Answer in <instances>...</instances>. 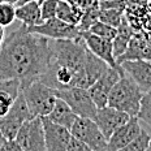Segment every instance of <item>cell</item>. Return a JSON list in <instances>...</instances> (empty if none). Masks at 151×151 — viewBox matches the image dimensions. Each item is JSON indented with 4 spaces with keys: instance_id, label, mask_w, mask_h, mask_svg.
I'll return each instance as SVG.
<instances>
[{
    "instance_id": "35",
    "label": "cell",
    "mask_w": 151,
    "mask_h": 151,
    "mask_svg": "<svg viewBox=\"0 0 151 151\" xmlns=\"http://www.w3.org/2000/svg\"><path fill=\"white\" fill-rule=\"evenodd\" d=\"M0 1H4V3H12V4H17L18 0H0Z\"/></svg>"
},
{
    "instance_id": "16",
    "label": "cell",
    "mask_w": 151,
    "mask_h": 151,
    "mask_svg": "<svg viewBox=\"0 0 151 151\" xmlns=\"http://www.w3.org/2000/svg\"><path fill=\"white\" fill-rule=\"evenodd\" d=\"M81 37L83 38L86 47L89 48L91 53H94L95 56H98L99 59L104 60L109 67H117L116 63V58L113 56V46L112 40L100 38L95 34L90 33L89 30H85L81 33Z\"/></svg>"
},
{
    "instance_id": "26",
    "label": "cell",
    "mask_w": 151,
    "mask_h": 151,
    "mask_svg": "<svg viewBox=\"0 0 151 151\" xmlns=\"http://www.w3.org/2000/svg\"><path fill=\"white\" fill-rule=\"evenodd\" d=\"M89 31L93 34H95V35L100 37V38L113 40V38L116 37V33H117V27H113L111 25H107L104 22H102V21H96L95 24L90 26Z\"/></svg>"
},
{
    "instance_id": "3",
    "label": "cell",
    "mask_w": 151,
    "mask_h": 151,
    "mask_svg": "<svg viewBox=\"0 0 151 151\" xmlns=\"http://www.w3.org/2000/svg\"><path fill=\"white\" fill-rule=\"evenodd\" d=\"M142 95V90L125 73L109 91L107 106L127 112L129 116H137Z\"/></svg>"
},
{
    "instance_id": "33",
    "label": "cell",
    "mask_w": 151,
    "mask_h": 151,
    "mask_svg": "<svg viewBox=\"0 0 151 151\" xmlns=\"http://www.w3.org/2000/svg\"><path fill=\"white\" fill-rule=\"evenodd\" d=\"M4 38H5L4 26H1V25H0V46H1V43H3V40H4Z\"/></svg>"
},
{
    "instance_id": "12",
    "label": "cell",
    "mask_w": 151,
    "mask_h": 151,
    "mask_svg": "<svg viewBox=\"0 0 151 151\" xmlns=\"http://www.w3.org/2000/svg\"><path fill=\"white\" fill-rule=\"evenodd\" d=\"M141 129V121L137 116H132L125 124L119 127L111 134L107 143V151H122L125 146H128L139 134Z\"/></svg>"
},
{
    "instance_id": "19",
    "label": "cell",
    "mask_w": 151,
    "mask_h": 151,
    "mask_svg": "<svg viewBox=\"0 0 151 151\" xmlns=\"http://www.w3.org/2000/svg\"><path fill=\"white\" fill-rule=\"evenodd\" d=\"M16 18L21 21V24L29 26H35L43 22L40 14V4L38 0H30L21 5L16 7Z\"/></svg>"
},
{
    "instance_id": "31",
    "label": "cell",
    "mask_w": 151,
    "mask_h": 151,
    "mask_svg": "<svg viewBox=\"0 0 151 151\" xmlns=\"http://www.w3.org/2000/svg\"><path fill=\"white\" fill-rule=\"evenodd\" d=\"M1 151H22V150H21L20 145L16 142V139H5Z\"/></svg>"
},
{
    "instance_id": "27",
    "label": "cell",
    "mask_w": 151,
    "mask_h": 151,
    "mask_svg": "<svg viewBox=\"0 0 151 151\" xmlns=\"http://www.w3.org/2000/svg\"><path fill=\"white\" fill-rule=\"evenodd\" d=\"M150 137L151 136L147 133V130L141 129L139 134L128 146H125V149L122 151H147L150 143Z\"/></svg>"
},
{
    "instance_id": "34",
    "label": "cell",
    "mask_w": 151,
    "mask_h": 151,
    "mask_svg": "<svg viewBox=\"0 0 151 151\" xmlns=\"http://www.w3.org/2000/svg\"><path fill=\"white\" fill-rule=\"evenodd\" d=\"M4 142H5V138L1 134V132H0V151H1V149H3V145H4Z\"/></svg>"
},
{
    "instance_id": "24",
    "label": "cell",
    "mask_w": 151,
    "mask_h": 151,
    "mask_svg": "<svg viewBox=\"0 0 151 151\" xmlns=\"http://www.w3.org/2000/svg\"><path fill=\"white\" fill-rule=\"evenodd\" d=\"M125 9L122 8H108V9H100L99 21L107 25H111L113 27H117L120 25L122 17H124Z\"/></svg>"
},
{
    "instance_id": "36",
    "label": "cell",
    "mask_w": 151,
    "mask_h": 151,
    "mask_svg": "<svg viewBox=\"0 0 151 151\" xmlns=\"http://www.w3.org/2000/svg\"><path fill=\"white\" fill-rule=\"evenodd\" d=\"M26 1H30V0H18V1H17V4H16V7H17V5L24 4V3H26ZM38 1H40V0H38Z\"/></svg>"
},
{
    "instance_id": "13",
    "label": "cell",
    "mask_w": 151,
    "mask_h": 151,
    "mask_svg": "<svg viewBox=\"0 0 151 151\" xmlns=\"http://www.w3.org/2000/svg\"><path fill=\"white\" fill-rule=\"evenodd\" d=\"M45 129V141L47 151H67L72 133L69 129L52 122L46 116L42 117Z\"/></svg>"
},
{
    "instance_id": "4",
    "label": "cell",
    "mask_w": 151,
    "mask_h": 151,
    "mask_svg": "<svg viewBox=\"0 0 151 151\" xmlns=\"http://www.w3.org/2000/svg\"><path fill=\"white\" fill-rule=\"evenodd\" d=\"M21 91H22L25 100L27 103L29 111L34 117L35 116H40V117L47 116L52 111L56 99H58L55 90L43 83L40 80L27 83L26 86L21 87Z\"/></svg>"
},
{
    "instance_id": "20",
    "label": "cell",
    "mask_w": 151,
    "mask_h": 151,
    "mask_svg": "<svg viewBox=\"0 0 151 151\" xmlns=\"http://www.w3.org/2000/svg\"><path fill=\"white\" fill-rule=\"evenodd\" d=\"M46 117L50 119L52 122H56V124L63 125V127H65L67 129H70V127L73 125L74 120L78 116L72 111V108L61 98H58L52 111L50 112Z\"/></svg>"
},
{
    "instance_id": "7",
    "label": "cell",
    "mask_w": 151,
    "mask_h": 151,
    "mask_svg": "<svg viewBox=\"0 0 151 151\" xmlns=\"http://www.w3.org/2000/svg\"><path fill=\"white\" fill-rule=\"evenodd\" d=\"M72 136L81 139L90 147L91 151H107L108 139L98 128L96 122L89 117H80L78 116L70 127Z\"/></svg>"
},
{
    "instance_id": "23",
    "label": "cell",
    "mask_w": 151,
    "mask_h": 151,
    "mask_svg": "<svg viewBox=\"0 0 151 151\" xmlns=\"http://www.w3.org/2000/svg\"><path fill=\"white\" fill-rule=\"evenodd\" d=\"M99 13H100V8H99V0H96L93 5H90L89 8H86L83 11L82 18H81L78 27L81 31L89 30L91 25H94L96 21H99Z\"/></svg>"
},
{
    "instance_id": "21",
    "label": "cell",
    "mask_w": 151,
    "mask_h": 151,
    "mask_svg": "<svg viewBox=\"0 0 151 151\" xmlns=\"http://www.w3.org/2000/svg\"><path fill=\"white\" fill-rule=\"evenodd\" d=\"M134 35V30L132 29L130 24L127 20V17H122L120 25L117 26V33H116V37L113 38L112 40V46H113V56L116 59L121 55L122 52L127 48L130 38Z\"/></svg>"
},
{
    "instance_id": "14",
    "label": "cell",
    "mask_w": 151,
    "mask_h": 151,
    "mask_svg": "<svg viewBox=\"0 0 151 151\" xmlns=\"http://www.w3.org/2000/svg\"><path fill=\"white\" fill-rule=\"evenodd\" d=\"M125 60H149L151 61V42L145 34L134 33V35L130 38L125 51L116 59V63Z\"/></svg>"
},
{
    "instance_id": "5",
    "label": "cell",
    "mask_w": 151,
    "mask_h": 151,
    "mask_svg": "<svg viewBox=\"0 0 151 151\" xmlns=\"http://www.w3.org/2000/svg\"><path fill=\"white\" fill-rule=\"evenodd\" d=\"M33 117L34 116L30 113L25 96L20 89V93L7 112V115L0 119V132L5 139H14L21 125Z\"/></svg>"
},
{
    "instance_id": "39",
    "label": "cell",
    "mask_w": 151,
    "mask_h": 151,
    "mask_svg": "<svg viewBox=\"0 0 151 151\" xmlns=\"http://www.w3.org/2000/svg\"><path fill=\"white\" fill-rule=\"evenodd\" d=\"M147 1H150V3H151V0H147Z\"/></svg>"
},
{
    "instance_id": "15",
    "label": "cell",
    "mask_w": 151,
    "mask_h": 151,
    "mask_svg": "<svg viewBox=\"0 0 151 151\" xmlns=\"http://www.w3.org/2000/svg\"><path fill=\"white\" fill-rule=\"evenodd\" d=\"M120 65L142 93L151 91V63L149 60H125Z\"/></svg>"
},
{
    "instance_id": "9",
    "label": "cell",
    "mask_w": 151,
    "mask_h": 151,
    "mask_svg": "<svg viewBox=\"0 0 151 151\" xmlns=\"http://www.w3.org/2000/svg\"><path fill=\"white\" fill-rule=\"evenodd\" d=\"M27 29L48 39H74L77 37H81V33H82L77 25L67 24L59 20L58 17H52L40 22L39 25L29 26Z\"/></svg>"
},
{
    "instance_id": "37",
    "label": "cell",
    "mask_w": 151,
    "mask_h": 151,
    "mask_svg": "<svg viewBox=\"0 0 151 151\" xmlns=\"http://www.w3.org/2000/svg\"><path fill=\"white\" fill-rule=\"evenodd\" d=\"M147 151H151V137H150V143H149V149H147Z\"/></svg>"
},
{
    "instance_id": "22",
    "label": "cell",
    "mask_w": 151,
    "mask_h": 151,
    "mask_svg": "<svg viewBox=\"0 0 151 151\" xmlns=\"http://www.w3.org/2000/svg\"><path fill=\"white\" fill-rule=\"evenodd\" d=\"M83 14V9L77 7L72 1L68 0H59L58 1V9H56V17L59 20L64 21L70 25H77L80 24L81 18Z\"/></svg>"
},
{
    "instance_id": "40",
    "label": "cell",
    "mask_w": 151,
    "mask_h": 151,
    "mask_svg": "<svg viewBox=\"0 0 151 151\" xmlns=\"http://www.w3.org/2000/svg\"><path fill=\"white\" fill-rule=\"evenodd\" d=\"M68 1H69V0H68Z\"/></svg>"
},
{
    "instance_id": "8",
    "label": "cell",
    "mask_w": 151,
    "mask_h": 151,
    "mask_svg": "<svg viewBox=\"0 0 151 151\" xmlns=\"http://www.w3.org/2000/svg\"><path fill=\"white\" fill-rule=\"evenodd\" d=\"M16 142L22 151H46L45 129L40 116L26 120L20 127L16 136Z\"/></svg>"
},
{
    "instance_id": "17",
    "label": "cell",
    "mask_w": 151,
    "mask_h": 151,
    "mask_svg": "<svg viewBox=\"0 0 151 151\" xmlns=\"http://www.w3.org/2000/svg\"><path fill=\"white\" fill-rule=\"evenodd\" d=\"M108 67L109 65L104 60H102V59H99L94 53L87 51L86 60H85V65H83V77H82V86L81 87L89 89L91 85L108 69Z\"/></svg>"
},
{
    "instance_id": "25",
    "label": "cell",
    "mask_w": 151,
    "mask_h": 151,
    "mask_svg": "<svg viewBox=\"0 0 151 151\" xmlns=\"http://www.w3.org/2000/svg\"><path fill=\"white\" fill-rule=\"evenodd\" d=\"M137 119L151 128V91L143 93L139 109H138L137 113Z\"/></svg>"
},
{
    "instance_id": "18",
    "label": "cell",
    "mask_w": 151,
    "mask_h": 151,
    "mask_svg": "<svg viewBox=\"0 0 151 151\" xmlns=\"http://www.w3.org/2000/svg\"><path fill=\"white\" fill-rule=\"evenodd\" d=\"M21 89L18 80H0V119L7 115Z\"/></svg>"
},
{
    "instance_id": "28",
    "label": "cell",
    "mask_w": 151,
    "mask_h": 151,
    "mask_svg": "<svg viewBox=\"0 0 151 151\" xmlns=\"http://www.w3.org/2000/svg\"><path fill=\"white\" fill-rule=\"evenodd\" d=\"M16 20V5L12 3L0 1V25L9 26Z\"/></svg>"
},
{
    "instance_id": "1",
    "label": "cell",
    "mask_w": 151,
    "mask_h": 151,
    "mask_svg": "<svg viewBox=\"0 0 151 151\" xmlns=\"http://www.w3.org/2000/svg\"><path fill=\"white\" fill-rule=\"evenodd\" d=\"M51 61L50 39L21 24L0 46V80H18L21 87L40 80Z\"/></svg>"
},
{
    "instance_id": "6",
    "label": "cell",
    "mask_w": 151,
    "mask_h": 151,
    "mask_svg": "<svg viewBox=\"0 0 151 151\" xmlns=\"http://www.w3.org/2000/svg\"><path fill=\"white\" fill-rule=\"evenodd\" d=\"M55 94L58 98H61L64 100L77 116L94 119L98 107L95 106L94 100L91 99L89 89L73 86L69 87V89L55 90Z\"/></svg>"
},
{
    "instance_id": "30",
    "label": "cell",
    "mask_w": 151,
    "mask_h": 151,
    "mask_svg": "<svg viewBox=\"0 0 151 151\" xmlns=\"http://www.w3.org/2000/svg\"><path fill=\"white\" fill-rule=\"evenodd\" d=\"M67 151H91V150L86 143H83L81 139H78V138H76L74 136H72L70 139H69Z\"/></svg>"
},
{
    "instance_id": "10",
    "label": "cell",
    "mask_w": 151,
    "mask_h": 151,
    "mask_svg": "<svg viewBox=\"0 0 151 151\" xmlns=\"http://www.w3.org/2000/svg\"><path fill=\"white\" fill-rule=\"evenodd\" d=\"M124 74H125V72L121 68L120 64L117 67H108V69H107L104 73L89 87L91 99L94 100V103H95V106L98 108L99 107L107 106L109 91L113 87V85L117 82L121 76H124Z\"/></svg>"
},
{
    "instance_id": "32",
    "label": "cell",
    "mask_w": 151,
    "mask_h": 151,
    "mask_svg": "<svg viewBox=\"0 0 151 151\" xmlns=\"http://www.w3.org/2000/svg\"><path fill=\"white\" fill-rule=\"evenodd\" d=\"M69 1H72L73 4H76L77 7H80V8H82L83 11L86 8H89L90 5H93L94 3L96 1V0H69Z\"/></svg>"
},
{
    "instance_id": "2",
    "label": "cell",
    "mask_w": 151,
    "mask_h": 151,
    "mask_svg": "<svg viewBox=\"0 0 151 151\" xmlns=\"http://www.w3.org/2000/svg\"><path fill=\"white\" fill-rule=\"evenodd\" d=\"M51 61L40 81L55 90L82 86L83 65L87 47L82 37L74 39H52Z\"/></svg>"
},
{
    "instance_id": "29",
    "label": "cell",
    "mask_w": 151,
    "mask_h": 151,
    "mask_svg": "<svg viewBox=\"0 0 151 151\" xmlns=\"http://www.w3.org/2000/svg\"><path fill=\"white\" fill-rule=\"evenodd\" d=\"M59 0H40V14L42 20H50L52 17H56V9H58Z\"/></svg>"
},
{
    "instance_id": "11",
    "label": "cell",
    "mask_w": 151,
    "mask_h": 151,
    "mask_svg": "<svg viewBox=\"0 0 151 151\" xmlns=\"http://www.w3.org/2000/svg\"><path fill=\"white\" fill-rule=\"evenodd\" d=\"M130 117L132 116H129L127 112L120 111L117 108H113L111 106H104V107H99L96 109V113L93 120L96 122L98 128L108 139L113 132L119 127H121L122 124H125Z\"/></svg>"
},
{
    "instance_id": "38",
    "label": "cell",
    "mask_w": 151,
    "mask_h": 151,
    "mask_svg": "<svg viewBox=\"0 0 151 151\" xmlns=\"http://www.w3.org/2000/svg\"><path fill=\"white\" fill-rule=\"evenodd\" d=\"M149 40H150V42H151V34H150V35H149Z\"/></svg>"
}]
</instances>
